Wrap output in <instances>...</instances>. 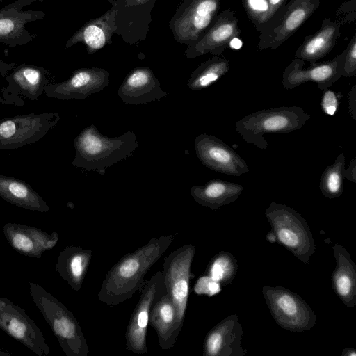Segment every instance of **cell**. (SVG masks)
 Returning <instances> with one entry per match:
<instances>
[{
  "label": "cell",
  "instance_id": "cell-1",
  "mask_svg": "<svg viewBox=\"0 0 356 356\" xmlns=\"http://www.w3.org/2000/svg\"><path fill=\"white\" fill-rule=\"evenodd\" d=\"M74 145L76 154L72 165L104 175L107 168L131 156L138 143L131 131L120 136L108 137L90 124L75 138Z\"/></svg>",
  "mask_w": 356,
  "mask_h": 356
},
{
  "label": "cell",
  "instance_id": "cell-2",
  "mask_svg": "<svg viewBox=\"0 0 356 356\" xmlns=\"http://www.w3.org/2000/svg\"><path fill=\"white\" fill-rule=\"evenodd\" d=\"M310 118L311 115L299 106H281L250 113L236 122L235 129L245 142L266 149L268 144L265 134L296 131Z\"/></svg>",
  "mask_w": 356,
  "mask_h": 356
},
{
  "label": "cell",
  "instance_id": "cell-3",
  "mask_svg": "<svg viewBox=\"0 0 356 356\" xmlns=\"http://www.w3.org/2000/svg\"><path fill=\"white\" fill-rule=\"evenodd\" d=\"M265 216L276 242L290 251L299 261L308 264L316 245L304 218L293 209L274 202L266 209Z\"/></svg>",
  "mask_w": 356,
  "mask_h": 356
},
{
  "label": "cell",
  "instance_id": "cell-4",
  "mask_svg": "<svg viewBox=\"0 0 356 356\" xmlns=\"http://www.w3.org/2000/svg\"><path fill=\"white\" fill-rule=\"evenodd\" d=\"M262 294L275 322L282 328L294 332L312 329L317 316L300 296L282 286L264 285Z\"/></svg>",
  "mask_w": 356,
  "mask_h": 356
},
{
  "label": "cell",
  "instance_id": "cell-5",
  "mask_svg": "<svg viewBox=\"0 0 356 356\" xmlns=\"http://www.w3.org/2000/svg\"><path fill=\"white\" fill-rule=\"evenodd\" d=\"M60 120L56 112L26 113L0 119V149L12 150L35 143Z\"/></svg>",
  "mask_w": 356,
  "mask_h": 356
},
{
  "label": "cell",
  "instance_id": "cell-6",
  "mask_svg": "<svg viewBox=\"0 0 356 356\" xmlns=\"http://www.w3.org/2000/svg\"><path fill=\"white\" fill-rule=\"evenodd\" d=\"M220 0H182L169 21L176 41L190 45L197 41L218 15Z\"/></svg>",
  "mask_w": 356,
  "mask_h": 356
},
{
  "label": "cell",
  "instance_id": "cell-7",
  "mask_svg": "<svg viewBox=\"0 0 356 356\" xmlns=\"http://www.w3.org/2000/svg\"><path fill=\"white\" fill-rule=\"evenodd\" d=\"M36 0H15L0 8V43L11 47L33 41L36 35L26 28L29 23L42 19V10H23Z\"/></svg>",
  "mask_w": 356,
  "mask_h": 356
},
{
  "label": "cell",
  "instance_id": "cell-8",
  "mask_svg": "<svg viewBox=\"0 0 356 356\" xmlns=\"http://www.w3.org/2000/svg\"><path fill=\"white\" fill-rule=\"evenodd\" d=\"M195 149L198 159L207 168L232 176L248 173L246 162L220 138L207 134L196 136Z\"/></svg>",
  "mask_w": 356,
  "mask_h": 356
},
{
  "label": "cell",
  "instance_id": "cell-9",
  "mask_svg": "<svg viewBox=\"0 0 356 356\" xmlns=\"http://www.w3.org/2000/svg\"><path fill=\"white\" fill-rule=\"evenodd\" d=\"M110 83V73L100 67H85L74 70L66 80L47 84L44 93L48 97L66 99H84L97 93Z\"/></svg>",
  "mask_w": 356,
  "mask_h": 356
},
{
  "label": "cell",
  "instance_id": "cell-10",
  "mask_svg": "<svg viewBox=\"0 0 356 356\" xmlns=\"http://www.w3.org/2000/svg\"><path fill=\"white\" fill-rule=\"evenodd\" d=\"M240 34L238 22L234 12L225 10L216 17L197 41L187 46L185 56L194 58L208 53L219 56Z\"/></svg>",
  "mask_w": 356,
  "mask_h": 356
},
{
  "label": "cell",
  "instance_id": "cell-11",
  "mask_svg": "<svg viewBox=\"0 0 356 356\" xmlns=\"http://www.w3.org/2000/svg\"><path fill=\"white\" fill-rule=\"evenodd\" d=\"M341 58L342 54L329 61L311 64L307 68H303L304 60L295 58L283 72L282 86L291 90L305 83L314 82L321 90L327 89L342 76Z\"/></svg>",
  "mask_w": 356,
  "mask_h": 356
},
{
  "label": "cell",
  "instance_id": "cell-12",
  "mask_svg": "<svg viewBox=\"0 0 356 356\" xmlns=\"http://www.w3.org/2000/svg\"><path fill=\"white\" fill-rule=\"evenodd\" d=\"M0 327L37 354H48L49 348L34 322L23 310L5 298L0 299Z\"/></svg>",
  "mask_w": 356,
  "mask_h": 356
},
{
  "label": "cell",
  "instance_id": "cell-13",
  "mask_svg": "<svg viewBox=\"0 0 356 356\" xmlns=\"http://www.w3.org/2000/svg\"><path fill=\"white\" fill-rule=\"evenodd\" d=\"M319 0H291L284 6L278 24L261 35L259 49H275L291 37L317 9Z\"/></svg>",
  "mask_w": 356,
  "mask_h": 356
},
{
  "label": "cell",
  "instance_id": "cell-14",
  "mask_svg": "<svg viewBox=\"0 0 356 356\" xmlns=\"http://www.w3.org/2000/svg\"><path fill=\"white\" fill-rule=\"evenodd\" d=\"M30 293L60 344L75 339L78 328L73 316L54 298L35 283L30 282Z\"/></svg>",
  "mask_w": 356,
  "mask_h": 356
},
{
  "label": "cell",
  "instance_id": "cell-15",
  "mask_svg": "<svg viewBox=\"0 0 356 356\" xmlns=\"http://www.w3.org/2000/svg\"><path fill=\"white\" fill-rule=\"evenodd\" d=\"M117 93L128 104H143L167 95L150 68L138 67L132 70L120 86Z\"/></svg>",
  "mask_w": 356,
  "mask_h": 356
},
{
  "label": "cell",
  "instance_id": "cell-16",
  "mask_svg": "<svg viewBox=\"0 0 356 356\" xmlns=\"http://www.w3.org/2000/svg\"><path fill=\"white\" fill-rule=\"evenodd\" d=\"M112 7L101 16L86 22L67 41L65 48L79 43L86 47L88 54H94L111 43L112 35L115 33L117 6L112 0Z\"/></svg>",
  "mask_w": 356,
  "mask_h": 356
},
{
  "label": "cell",
  "instance_id": "cell-17",
  "mask_svg": "<svg viewBox=\"0 0 356 356\" xmlns=\"http://www.w3.org/2000/svg\"><path fill=\"white\" fill-rule=\"evenodd\" d=\"M243 329L236 314L230 315L218 323L208 333L204 355L209 356H244L241 347Z\"/></svg>",
  "mask_w": 356,
  "mask_h": 356
},
{
  "label": "cell",
  "instance_id": "cell-18",
  "mask_svg": "<svg viewBox=\"0 0 356 356\" xmlns=\"http://www.w3.org/2000/svg\"><path fill=\"white\" fill-rule=\"evenodd\" d=\"M336 266L332 275V288L348 307L356 305V265L348 250L341 244L333 246Z\"/></svg>",
  "mask_w": 356,
  "mask_h": 356
},
{
  "label": "cell",
  "instance_id": "cell-19",
  "mask_svg": "<svg viewBox=\"0 0 356 356\" xmlns=\"http://www.w3.org/2000/svg\"><path fill=\"white\" fill-rule=\"evenodd\" d=\"M340 22L325 18L314 35L307 36L295 53V58L314 64L325 57L334 47L340 36Z\"/></svg>",
  "mask_w": 356,
  "mask_h": 356
},
{
  "label": "cell",
  "instance_id": "cell-20",
  "mask_svg": "<svg viewBox=\"0 0 356 356\" xmlns=\"http://www.w3.org/2000/svg\"><path fill=\"white\" fill-rule=\"evenodd\" d=\"M5 78L10 88H13L26 98L38 100L50 83L51 73L45 68L21 64L15 66Z\"/></svg>",
  "mask_w": 356,
  "mask_h": 356
},
{
  "label": "cell",
  "instance_id": "cell-21",
  "mask_svg": "<svg viewBox=\"0 0 356 356\" xmlns=\"http://www.w3.org/2000/svg\"><path fill=\"white\" fill-rule=\"evenodd\" d=\"M243 190L242 185L218 179L191 187V194L200 204L216 210L235 202Z\"/></svg>",
  "mask_w": 356,
  "mask_h": 356
},
{
  "label": "cell",
  "instance_id": "cell-22",
  "mask_svg": "<svg viewBox=\"0 0 356 356\" xmlns=\"http://www.w3.org/2000/svg\"><path fill=\"white\" fill-rule=\"evenodd\" d=\"M0 197L17 207L48 211L49 207L39 194L23 180L0 174Z\"/></svg>",
  "mask_w": 356,
  "mask_h": 356
},
{
  "label": "cell",
  "instance_id": "cell-23",
  "mask_svg": "<svg viewBox=\"0 0 356 356\" xmlns=\"http://www.w3.org/2000/svg\"><path fill=\"white\" fill-rule=\"evenodd\" d=\"M4 232L16 250L31 257H40L43 251L56 243V240L48 238L46 233L23 225L8 224L4 227Z\"/></svg>",
  "mask_w": 356,
  "mask_h": 356
},
{
  "label": "cell",
  "instance_id": "cell-24",
  "mask_svg": "<svg viewBox=\"0 0 356 356\" xmlns=\"http://www.w3.org/2000/svg\"><path fill=\"white\" fill-rule=\"evenodd\" d=\"M229 69V60L213 56L197 66L191 73L188 86L193 90L205 89L226 74Z\"/></svg>",
  "mask_w": 356,
  "mask_h": 356
},
{
  "label": "cell",
  "instance_id": "cell-25",
  "mask_svg": "<svg viewBox=\"0 0 356 356\" xmlns=\"http://www.w3.org/2000/svg\"><path fill=\"white\" fill-rule=\"evenodd\" d=\"M344 172L345 156L340 153L334 162L325 168L320 179L319 188L325 197L334 199L342 195Z\"/></svg>",
  "mask_w": 356,
  "mask_h": 356
},
{
  "label": "cell",
  "instance_id": "cell-26",
  "mask_svg": "<svg viewBox=\"0 0 356 356\" xmlns=\"http://www.w3.org/2000/svg\"><path fill=\"white\" fill-rule=\"evenodd\" d=\"M238 264L234 255L221 251L211 261L209 276L221 286L230 284L237 273Z\"/></svg>",
  "mask_w": 356,
  "mask_h": 356
},
{
  "label": "cell",
  "instance_id": "cell-27",
  "mask_svg": "<svg viewBox=\"0 0 356 356\" xmlns=\"http://www.w3.org/2000/svg\"><path fill=\"white\" fill-rule=\"evenodd\" d=\"M189 269L190 265L184 273H174L169 280L170 299L177 312L179 321H181L184 314L189 291Z\"/></svg>",
  "mask_w": 356,
  "mask_h": 356
},
{
  "label": "cell",
  "instance_id": "cell-28",
  "mask_svg": "<svg viewBox=\"0 0 356 356\" xmlns=\"http://www.w3.org/2000/svg\"><path fill=\"white\" fill-rule=\"evenodd\" d=\"M248 17L257 29L263 34L272 24V17L268 0H243Z\"/></svg>",
  "mask_w": 356,
  "mask_h": 356
},
{
  "label": "cell",
  "instance_id": "cell-29",
  "mask_svg": "<svg viewBox=\"0 0 356 356\" xmlns=\"http://www.w3.org/2000/svg\"><path fill=\"white\" fill-rule=\"evenodd\" d=\"M67 256L66 259L60 257L57 268H64V269L59 270L60 273L63 274V272H67L63 277L69 278L70 283H78L82 278L86 270V256L84 252L79 250H70V254H67Z\"/></svg>",
  "mask_w": 356,
  "mask_h": 356
},
{
  "label": "cell",
  "instance_id": "cell-30",
  "mask_svg": "<svg viewBox=\"0 0 356 356\" xmlns=\"http://www.w3.org/2000/svg\"><path fill=\"white\" fill-rule=\"evenodd\" d=\"M156 311L155 316L159 319V323L156 324L159 332L175 324L176 311L170 299L165 298L163 300H161L156 307Z\"/></svg>",
  "mask_w": 356,
  "mask_h": 356
},
{
  "label": "cell",
  "instance_id": "cell-31",
  "mask_svg": "<svg viewBox=\"0 0 356 356\" xmlns=\"http://www.w3.org/2000/svg\"><path fill=\"white\" fill-rule=\"evenodd\" d=\"M341 72L342 76L356 75V37L353 35L347 48L341 53Z\"/></svg>",
  "mask_w": 356,
  "mask_h": 356
},
{
  "label": "cell",
  "instance_id": "cell-32",
  "mask_svg": "<svg viewBox=\"0 0 356 356\" xmlns=\"http://www.w3.org/2000/svg\"><path fill=\"white\" fill-rule=\"evenodd\" d=\"M194 291L199 295L212 296L221 291V285L209 275L202 276L197 281Z\"/></svg>",
  "mask_w": 356,
  "mask_h": 356
},
{
  "label": "cell",
  "instance_id": "cell-33",
  "mask_svg": "<svg viewBox=\"0 0 356 356\" xmlns=\"http://www.w3.org/2000/svg\"><path fill=\"white\" fill-rule=\"evenodd\" d=\"M323 91L321 99V108L323 113L327 115H334L339 106V95L335 92L327 89Z\"/></svg>",
  "mask_w": 356,
  "mask_h": 356
},
{
  "label": "cell",
  "instance_id": "cell-34",
  "mask_svg": "<svg viewBox=\"0 0 356 356\" xmlns=\"http://www.w3.org/2000/svg\"><path fill=\"white\" fill-rule=\"evenodd\" d=\"M140 263L136 257H131L122 261L118 270L120 278L129 280L139 271Z\"/></svg>",
  "mask_w": 356,
  "mask_h": 356
},
{
  "label": "cell",
  "instance_id": "cell-35",
  "mask_svg": "<svg viewBox=\"0 0 356 356\" xmlns=\"http://www.w3.org/2000/svg\"><path fill=\"white\" fill-rule=\"evenodd\" d=\"M286 1V0H268V3L270 8V13L272 17V24L270 29L267 32L273 29L280 21L284 8L282 10H281V8L285 6L284 4Z\"/></svg>",
  "mask_w": 356,
  "mask_h": 356
},
{
  "label": "cell",
  "instance_id": "cell-36",
  "mask_svg": "<svg viewBox=\"0 0 356 356\" xmlns=\"http://www.w3.org/2000/svg\"><path fill=\"white\" fill-rule=\"evenodd\" d=\"M348 113L353 120H356V86H353L348 95Z\"/></svg>",
  "mask_w": 356,
  "mask_h": 356
},
{
  "label": "cell",
  "instance_id": "cell-37",
  "mask_svg": "<svg viewBox=\"0 0 356 356\" xmlns=\"http://www.w3.org/2000/svg\"><path fill=\"white\" fill-rule=\"evenodd\" d=\"M344 177L350 182H356V159H353L345 169Z\"/></svg>",
  "mask_w": 356,
  "mask_h": 356
},
{
  "label": "cell",
  "instance_id": "cell-38",
  "mask_svg": "<svg viewBox=\"0 0 356 356\" xmlns=\"http://www.w3.org/2000/svg\"><path fill=\"white\" fill-rule=\"evenodd\" d=\"M15 66V63H8L3 60H0V74L3 76H6L9 71Z\"/></svg>",
  "mask_w": 356,
  "mask_h": 356
},
{
  "label": "cell",
  "instance_id": "cell-39",
  "mask_svg": "<svg viewBox=\"0 0 356 356\" xmlns=\"http://www.w3.org/2000/svg\"><path fill=\"white\" fill-rule=\"evenodd\" d=\"M344 350L348 352V353L345 354L348 356H355L356 355V352H355V349L350 348L349 350H348L347 349H346Z\"/></svg>",
  "mask_w": 356,
  "mask_h": 356
},
{
  "label": "cell",
  "instance_id": "cell-40",
  "mask_svg": "<svg viewBox=\"0 0 356 356\" xmlns=\"http://www.w3.org/2000/svg\"><path fill=\"white\" fill-rule=\"evenodd\" d=\"M0 104H10L12 103H10L9 101L5 99L4 98H3L1 95H0Z\"/></svg>",
  "mask_w": 356,
  "mask_h": 356
},
{
  "label": "cell",
  "instance_id": "cell-41",
  "mask_svg": "<svg viewBox=\"0 0 356 356\" xmlns=\"http://www.w3.org/2000/svg\"><path fill=\"white\" fill-rule=\"evenodd\" d=\"M4 1V0H0V2H2V1Z\"/></svg>",
  "mask_w": 356,
  "mask_h": 356
},
{
  "label": "cell",
  "instance_id": "cell-42",
  "mask_svg": "<svg viewBox=\"0 0 356 356\" xmlns=\"http://www.w3.org/2000/svg\"><path fill=\"white\" fill-rule=\"evenodd\" d=\"M36 1H42V0H36Z\"/></svg>",
  "mask_w": 356,
  "mask_h": 356
}]
</instances>
